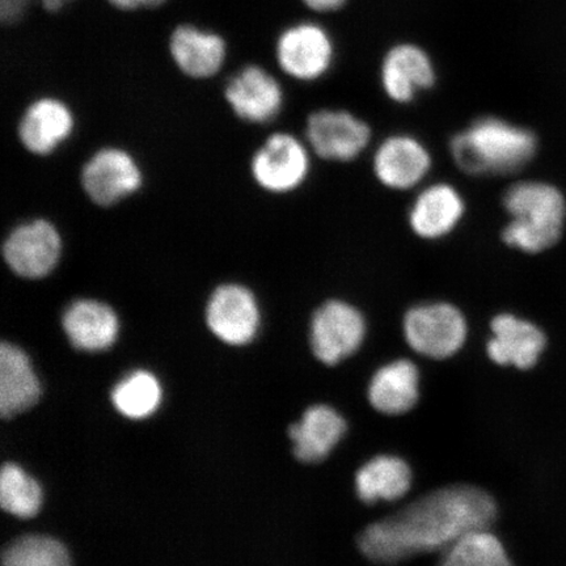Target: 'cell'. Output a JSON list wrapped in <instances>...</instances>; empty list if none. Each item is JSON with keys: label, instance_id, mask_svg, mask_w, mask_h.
<instances>
[{"label": "cell", "instance_id": "ba28073f", "mask_svg": "<svg viewBox=\"0 0 566 566\" xmlns=\"http://www.w3.org/2000/svg\"><path fill=\"white\" fill-rule=\"evenodd\" d=\"M211 334L224 344L243 346L253 342L261 325L256 295L240 283H223L211 293L205 310Z\"/></svg>", "mask_w": 566, "mask_h": 566}, {"label": "cell", "instance_id": "d4e9b609", "mask_svg": "<svg viewBox=\"0 0 566 566\" xmlns=\"http://www.w3.org/2000/svg\"><path fill=\"white\" fill-rule=\"evenodd\" d=\"M161 388L153 374L139 370L126 377L113 389L112 401L119 413L133 420L146 419L158 409Z\"/></svg>", "mask_w": 566, "mask_h": 566}, {"label": "cell", "instance_id": "9a60e30c", "mask_svg": "<svg viewBox=\"0 0 566 566\" xmlns=\"http://www.w3.org/2000/svg\"><path fill=\"white\" fill-rule=\"evenodd\" d=\"M75 127L73 111L55 97H41L24 112L19 124V138L28 151L45 157L71 137Z\"/></svg>", "mask_w": 566, "mask_h": 566}, {"label": "cell", "instance_id": "3957f363", "mask_svg": "<svg viewBox=\"0 0 566 566\" xmlns=\"http://www.w3.org/2000/svg\"><path fill=\"white\" fill-rule=\"evenodd\" d=\"M504 207L511 222L502 231V239L509 247L537 253L560 239L566 207L555 187L535 181L514 184L506 190Z\"/></svg>", "mask_w": 566, "mask_h": 566}, {"label": "cell", "instance_id": "52a82bcc", "mask_svg": "<svg viewBox=\"0 0 566 566\" xmlns=\"http://www.w3.org/2000/svg\"><path fill=\"white\" fill-rule=\"evenodd\" d=\"M61 256L60 232L45 219L18 226L4 240L6 264L21 279H45L60 264Z\"/></svg>", "mask_w": 566, "mask_h": 566}, {"label": "cell", "instance_id": "8992f818", "mask_svg": "<svg viewBox=\"0 0 566 566\" xmlns=\"http://www.w3.org/2000/svg\"><path fill=\"white\" fill-rule=\"evenodd\" d=\"M308 147L292 134L275 133L254 153L251 172L261 189L274 195L294 192L307 180Z\"/></svg>", "mask_w": 566, "mask_h": 566}, {"label": "cell", "instance_id": "cb8c5ba5", "mask_svg": "<svg viewBox=\"0 0 566 566\" xmlns=\"http://www.w3.org/2000/svg\"><path fill=\"white\" fill-rule=\"evenodd\" d=\"M440 566H513L499 537L478 530L444 549Z\"/></svg>", "mask_w": 566, "mask_h": 566}, {"label": "cell", "instance_id": "2e32d148", "mask_svg": "<svg viewBox=\"0 0 566 566\" xmlns=\"http://www.w3.org/2000/svg\"><path fill=\"white\" fill-rule=\"evenodd\" d=\"M465 212L464 198L451 184L423 188L409 209L410 230L424 240H438L454 231Z\"/></svg>", "mask_w": 566, "mask_h": 566}, {"label": "cell", "instance_id": "d6986e66", "mask_svg": "<svg viewBox=\"0 0 566 566\" xmlns=\"http://www.w3.org/2000/svg\"><path fill=\"white\" fill-rule=\"evenodd\" d=\"M436 82V71L419 46L402 44L389 51L381 66V86L396 103H409Z\"/></svg>", "mask_w": 566, "mask_h": 566}, {"label": "cell", "instance_id": "7402d4cb", "mask_svg": "<svg viewBox=\"0 0 566 566\" xmlns=\"http://www.w3.org/2000/svg\"><path fill=\"white\" fill-rule=\"evenodd\" d=\"M420 398V374L408 359L394 360L374 374L369 386L370 405L380 413L409 412Z\"/></svg>", "mask_w": 566, "mask_h": 566}, {"label": "cell", "instance_id": "e0dca14e", "mask_svg": "<svg viewBox=\"0 0 566 566\" xmlns=\"http://www.w3.org/2000/svg\"><path fill=\"white\" fill-rule=\"evenodd\" d=\"M62 327L74 348L83 352L109 349L119 334L116 311L97 300H77L62 316Z\"/></svg>", "mask_w": 566, "mask_h": 566}, {"label": "cell", "instance_id": "4316f807", "mask_svg": "<svg viewBox=\"0 0 566 566\" xmlns=\"http://www.w3.org/2000/svg\"><path fill=\"white\" fill-rule=\"evenodd\" d=\"M3 566H71L65 546L48 536H25L3 554Z\"/></svg>", "mask_w": 566, "mask_h": 566}, {"label": "cell", "instance_id": "f546056e", "mask_svg": "<svg viewBox=\"0 0 566 566\" xmlns=\"http://www.w3.org/2000/svg\"><path fill=\"white\" fill-rule=\"evenodd\" d=\"M345 2L346 0H303V3L310 7L311 10L318 12L336 11Z\"/></svg>", "mask_w": 566, "mask_h": 566}, {"label": "cell", "instance_id": "484cf974", "mask_svg": "<svg viewBox=\"0 0 566 566\" xmlns=\"http://www.w3.org/2000/svg\"><path fill=\"white\" fill-rule=\"evenodd\" d=\"M0 504L19 518H32L42 505L41 486L20 467L6 464L0 473Z\"/></svg>", "mask_w": 566, "mask_h": 566}, {"label": "cell", "instance_id": "6da1fadb", "mask_svg": "<svg viewBox=\"0 0 566 566\" xmlns=\"http://www.w3.org/2000/svg\"><path fill=\"white\" fill-rule=\"evenodd\" d=\"M495 518L497 505L490 493L467 484L446 486L373 523L358 546L374 563L395 564L444 551L472 531L490 530Z\"/></svg>", "mask_w": 566, "mask_h": 566}, {"label": "cell", "instance_id": "277c9868", "mask_svg": "<svg viewBox=\"0 0 566 566\" xmlns=\"http://www.w3.org/2000/svg\"><path fill=\"white\" fill-rule=\"evenodd\" d=\"M402 334L417 354L446 359L463 348L469 324L462 311L448 302H428L409 308L402 318Z\"/></svg>", "mask_w": 566, "mask_h": 566}, {"label": "cell", "instance_id": "5b68a950", "mask_svg": "<svg viewBox=\"0 0 566 566\" xmlns=\"http://www.w3.org/2000/svg\"><path fill=\"white\" fill-rule=\"evenodd\" d=\"M367 324L363 313L342 300L324 302L310 323V345L324 365L334 366L363 346Z\"/></svg>", "mask_w": 566, "mask_h": 566}, {"label": "cell", "instance_id": "f1b7e54d", "mask_svg": "<svg viewBox=\"0 0 566 566\" xmlns=\"http://www.w3.org/2000/svg\"><path fill=\"white\" fill-rule=\"evenodd\" d=\"M108 2L123 11H134L140 9H154L166 3L167 0H108Z\"/></svg>", "mask_w": 566, "mask_h": 566}, {"label": "cell", "instance_id": "44dd1931", "mask_svg": "<svg viewBox=\"0 0 566 566\" xmlns=\"http://www.w3.org/2000/svg\"><path fill=\"white\" fill-rule=\"evenodd\" d=\"M41 385L30 357L17 345L0 346V413L10 419L40 400Z\"/></svg>", "mask_w": 566, "mask_h": 566}, {"label": "cell", "instance_id": "4dcf8cb0", "mask_svg": "<svg viewBox=\"0 0 566 566\" xmlns=\"http://www.w3.org/2000/svg\"><path fill=\"white\" fill-rule=\"evenodd\" d=\"M40 2L46 11L56 12L65 9L73 0H40Z\"/></svg>", "mask_w": 566, "mask_h": 566}, {"label": "cell", "instance_id": "ffe728a7", "mask_svg": "<svg viewBox=\"0 0 566 566\" xmlns=\"http://www.w3.org/2000/svg\"><path fill=\"white\" fill-rule=\"evenodd\" d=\"M346 433L344 417L327 406L311 407L289 429L294 454L304 463L323 462Z\"/></svg>", "mask_w": 566, "mask_h": 566}, {"label": "cell", "instance_id": "7c38bea8", "mask_svg": "<svg viewBox=\"0 0 566 566\" xmlns=\"http://www.w3.org/2000/svg\"><path fill=\"white\" fill-rule=\"evenodd\" d=\"M431 155L420 139L408 134L386 138L373 158L375 176L388 189L409 190L423 181L431 169Z\"/></svg>", "mask_w": 566, "mask_h": 566}, {"label": "cell", "instance_id": "83f0119b", "mask_svg": "<svg viewBox=\"0 0 566 566\" xmlns=\"http://www.w3.org/2000/svg\"><path fill=\"white\" fill-rule=\"evenodd\" d=\"M31 0H0V18L3 23L12 24L19 21Z\"/></svg>", "mask_w": 566, "mask_h": 566}, {"label": "cell", "instance_id": "5bb4252c", "mask_svg": "<svg viewBox=\"0 0 566 566\" xmlns=\"http://www.w3.org/2000/svg\"><path fill=\"white\" fill-rule=\"evenodd\" d=\"M491 331L492 337L486 344V353L500 366L531 369L546 349V335L525 318L500 314L493 317Z\"/></svg>", "mask_w": 566, "mask_h": 566}, {"label": "cell", "instance_id": "7a4b0ae2", "mask_svg": "<svg viewBox=\"0 0 566 566\" xmlns=\"http://www.w3.org/2000/svg\"><path fill=\"white\" fill-rule=\"evenodd\" d=\"M452 159L469 175H511L534 158L536 138L504 119L480 118L451 139Z\"/></svg>", "mask_w": 566, "mask_h": 566}, {"label": "cell", "instance_id": "ac0fdd59", "mask_svg": "<svg viewBox=\"0 0 566 566\" xmlns=\"http://www.w3.org/2000/svg\"><path fill=\"white\" fill-rule=\"evenodd\" d=\"M169 52L181 73L195 80H208L222 69L228 45L217 33L182 24L169 39Z\"/></svg>", "mask_w": 566, "mask_h": 566}, {"label": "cell", "instance_id": "4fadbf2b", "mask_svg": "<svg viewBox=\"0 0 566 566\" xmlns=\"http://www.w3.org/2000/svg\"><path fill=\"white\" fill-rule=\"evenodd\" d=\"M224 97L233 113L251 124L273 122L283 105V91L279 81L264 69L253 65L231 77Z\"/></svg>", "mask_w": 566, "mask_h": 566}, {"label": "cell", "instance_id": "603a6c76", "mask_svg": "<svg viewBox=\"0 0 566 566\" xmlns=\"http://www.w3.org/2000/svg\"><path fill=\"white\" fill-rule=\"evenodd\" d=\"M412 485V471L405 460L380 455L360 467L356 476L358 497L365 504L405 497Z\"/></svg>", "mask_w": 566, "mask_h": 566}, {"label": "cell", "instance_id": "9c48e42d", "mask_svg": "<svg viewBox=\"0 0 566 566\" xmlns=\"http://www.w3.org/2000/svg\"><path fill=\"white\" fill-rule=\"evenodd\" d=\"M306 138L318 158L346 163L357 159L366 150L371 130L349 112L322 109L308 117Z\"/></svg>", "mask_w": 566, "mask_h": 566}, {"label": "cell", "instance_id": "8fae6325", "mask_svg": "<svg viewBox=\"0 0 566 566\" xmlns=\"http://www.w3.org/2000/svg\"><path fill=\"white\" fill-rule=\"evenodd\" d=\"M280 67L294 80L316 81L334 61V44L327 31L313 23L289 28L277 41Z\"/></svg>", "mask_w": 566, "mask_h": 566}, {"label": "cell", "instance_id": "30bf717a", "mask_svg": "<svg viewBox=\"0 0 566 566\" xmlns=\"http://www.w3.org/2000/svg\"><path fill=\"white\" fill-rule=\"evenodd\" d=\"M142 182L144 175L137 160L123 148H103L83 167L84 192L98 207H112L138 192Z\"/></svg>", "mask_w": 566, "mask_h": 566}]
</instances>
